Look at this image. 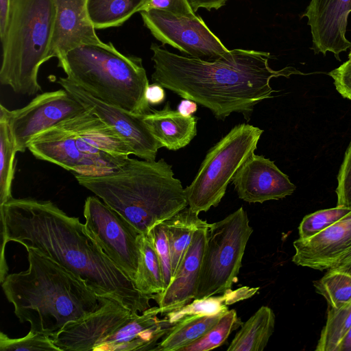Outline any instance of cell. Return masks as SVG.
Wrapping results in <instances>:
<instances>
[{
    "instance_id": "6da1fadb",
    "label": "cell",
    "mask_w": 351,
    "mask_h": 351,
    "mask_svg": "<svg viewBox=\"0 0 351 351\" xmlns=\"http://www.w3.org/2000/svg\"><path fill=\"white\" fill-rule=\"evenodd\" d=\"M1 266L6 267L9 241L31 248L84 279L99 295L120 303L132 313L150 308L152 295L137 290L132 280L108 256L79 218L51 201L12 197L0 206Z\"/></svg>"
},
{
    "instance_id": "7a4b0ae2",
    "label": "cell",
    "mask_w": 351,
    "mask_h": 351,
    "mask_svg": "<svg viewBox=\"0 0 351 351\" xmlns=\"http://www.w3.org/2000/svg\"><path fill=\"white\" fill-rule=\"evenodd\" d=\"M154 83L208 108L224 120L232 112L250 121L254 107L272 97V78L306 75L293 66L274 70L269 52L234 49L221 57L205 60L172 53L152 43Z\"/></svg>"
},
{
    "instance_id": "3957f363",
    "label": "cell",
    "mask_w": 351,
    "mask_h": 351,
    "mask_svg": "<svg viewBox=\"0 0 351 351\" xmlns=\"http://www.w3.org/2000/svg\"><path fill=\"white\" fill-rule=\"evenodd\" d=\"M27 270L8 274L1 287L21 323L55 337L67 324L101 308L110 300L96 293L81 277L33 249H26Z\"/></svg>"
},
{
    "instance_id": "277c9868",
    "label": "cell",
    "mask_w": 351,
    "mask_h": 351,
    "mask_svg": "<svg viewBox=\"0 0 351 351\" xmlns=\"http://www.w3.org/2000/svg\"><path fill=\"white\" fill-rule=\"evenodd\" d=\"M171 167L163 158L149 161L129 158L119 169L106 175L74 176L80 185L146 235L188 206L185 190Z\"/></svg>"
},
{
    "instance_id": "5b68a950",
    "label": "cell",
    "mask_w": 351,
    "mask_h": 351,
    "mask_svg": "<svg viewBox=\"0 0 351 351\" xmlns=\"http://www.w3.org/2000/svg\"><path fill=\"white\" fill-rule=\"evenodd\" d=\"M28 149L39 160L83 176L112 173L132 154L127 143L88 109L37 135Z\"/></svg>"
},
{
    "instance_id": "8992f818",
    "label": "cell",
    "mask_w": 351,
    "mask_h": 351,
    "mask_svg": "<svg viewBox=\"0 0 351 351\" xmlns=\"http://www.w3.org/2000/svg\"><path fill=\"white\" fill-rule=\"evenodd\" d=\"M58 60L66 78L94 97L136 114L152 110L141 58L125 56L108 43L75 47Z\"/></svg>"
},
{
    "instance_id": "52a82bcc",
    "label": "cell",
    "mask_w": 351,
    "mask_h": 351,
    "mask_svg": "<svg viewBox=\"0 0 351 351\" xmlns=\"http://www.w3.org/2000/svg\"><path fill=\"white\" fill-rule=\"evenodd\" d=\"M55 15L53 0H12L8 24L1 38L2 85L21 95L41 90L38 71L52 58Z\"/></svg>"
},
{
    "instance_id": "ba28073f",
    "label": "cell",
    "mask_w": 351,
    "mask_h": 351,
    "mask_svg": "<svg viewBox=\"0 0 351 351\" xmlns=\"http://www.w3.org/2000/svg\"><path fill=\"white\" fill-rule=\"evenodd\" d=\"M263 130L235 125L207 152L194 180L184 189L189 207L199 213L218 206L234 176L256 149Z\"/></svg>"
},
{
    "instance_id": "9c48e42d",
    "label": "cell",
    "mask_w": 351,
    "mask_h": 351,
    "mask_svg": "<svg viewBox=\"0 0 351 351\" xmlns=\"http://www.w3.org/2000/svg\"><path fill=\"white\" fill-rule=\"evenodd\" d=\"M252 232L243 207L210 224L195 299L221 294L231 289Z\"/></svg>"
},
{
    "instance_id": "30bf717a",
    "label": "cell",
    "mask_w": 351,
    "mask_h": 351,
    "mask_svg": "<svg viewBox=\"0 0 351 351\" xmlns=\"http://www.w3.org/2000/svg\"><path fill=\"white\" fill-rule=\"evenodd\" d=\"M140 13L144 25L158 40L190 57L211 60L229 51L196 14L188 16L154 9Z\"/></svg>"
},
{
    "instance_id": "8fae6325",
    "label": "cell",
    "mask_w": 351,
    "mask_h": 351,
    "mask_svg": "<svg viewBox=\"0 0 351 351\" xmlns=\"http://www.w3.org/2000/svg\"><path fill=\"white\" fill-rule=\"evenodd\" d=\"M83 213L88 232L108 256L134 281L141 234L97 196L86 199Z\"/></svg>"
},
{
    "instance_id": "7c38bea8",
    "label": "cell",
    "mask_w": 351,
    "mask_h": 351,
    "mask_svg": "<svg viewBox=\"0 0 351 351\" xmlns=\"http://www.w3.org/2000/svg\"><path fill=\"white\" fill-rule=\"evenodd\" d=\"M86 110L64 88L40 94L23 108L8 109V123L17 152H24L32 140L43 132Z\"/></svg>"
},
{
    "instance_id": "4fadbf2b",
    "label": "cell",
    "mask_w": 351,
    "mask_h": 351,
    "mask_svg": "<svg viewBox=\"0 0 351 351\" xmlns=\"http://www.w3.org/2000/svg\"><path fill=\"white\" fill-rule=\"evenodd\" d=\"M86 109L90 110L107 124L130 147L132 154L149 161L156 160L158 150L162 144L152 135L143 119V114H136L105 103L66 77L57 81Z\"/></svg>"
},
{
    "instance_id": "5bb4252c",
    "label": "cell",
    "mask_w": 351,
    "mask_h": 351,
    "mask_svg": "<svg viewBox=\"0 0 351 351\" xmlns=\"http://www.w3.org/2000/svg\"><path fill=\"white\" fill-rule=\"evenodd\" d=\"M351 0H311L302 18L306 17L315 54L331 52L341 61L340 53L351 49L346 37Z\"/></svg>"
},
{
    "instance_id": "9a60e30c",
    "label": "cell",
    "mask_w": 351,
    "mask_h": 351,
    "mask_svg": "<svg viewBox=\"0 0 351 351\" xmlns=\"http://www.w3.org/2000/svg\"><path fill=\"white\" fill-rule=\"evenodd\" d=\"M132 313L123 305L110 300L98 311L67 324L51 339L60 351H93Z\"/></svg>"
},
{
    "instance_id": "2e32d148",
    "label": "cell",
    "mask_w": 351,
    "mask_h": 351,
    "mask_svg": "<svg viewBox=\"0 0 351 351\" xmlns=\"http://www.w3.org/2000/svg\"><path fill=\"white\" fill-rule=\"evenodd\" d=\"M231 182L239 197L249 203L282 199L296 189L274 161L255 154L240 167Z\"/></svg>"
},
{
    "instance_id": "e0dca14e",
    "label": "cell",
    "mask_w": 351,
    "mask_h": 351,
    "mask_svg": "<svg viewBox=\"0 0 351 351\" xmlns=\"http://www.w3.org/2000/svg\"><path fill=\"white\" fill-rule=\"evenodd\" d=\"M210 226L201 227L195 232L169 285L162 293L153 295L152 300L157 302L161 314L180 308L195 299Z\"/></svg>"
},
{
    "instance_id": "ac0fdd59",
    "label": "cell",
    "mask_w": 351,
    "mask_h": 351,
    "mask_svg": "<svg viewBox=\"0 0 351 351\" xmlns=\"http://www.w3.org/2000/svg\"><path fill=\"white\" fill-rule=\"evenodd\" d=\"M292 262L296 265L324 271L351 247V211L326 229L293 242Z\"/></svg>"
},
{
    "instance_id": "d6986e66",
    "label": "cell",
    "mask_w": 351,
    "mask_h": 351,
    "mask_svg": "<svg viewBox=\"0 0 351 351\" xmlns=\"http://www.w3.org/2000/svg\"><path fill=\"white\" fill-rule=\"evenodd\" d=\"M56 15L51 45V58H62L70 50L85 45H104L91 23L87 0H53Z\"/></svg>"
},
{
    "instance_id": "ffe728a7",
    "label": "cell",
    "mask_w": 351,
    "mask_h": 351,
    "mask_svg": "<svg viewBox=\"0 0 351 351\" xmlns=\"http://www.w3.org/2000/svg\"><path fill=\"white\" fill-rule=\"evenodd\" d=\"M158 306L133 313L127 321L103 339L93 351L154 350L173 325L165 317L160 319Z\"/></svg>"
},
{
    "instance_id": "44dd1931",
    "label": "cell",
    "mask_w": 351,
    "mask_h": 351,
    "mask_svg": "<svg viewBox=\"0 0 351 351\" xmlns=\"http://www.w3.org/2000/svg\"><path fill=\"white\" fill-rule=\"evenodd\" d=\"M143 119L154 138L169 150L186 146L197 134L196 117L171 110L169 102L162 110L143 114Z\"/></svg>"
},
{
    "instance_id": "7402d4cb",
    "label": "cell",
    "mask_w": 351,
    "mask_h": 351,
    "mask_svg": "<svg viewBox=\"0 0 351 351\" xmlns=\"http://www.w3.org/2000/svg\"><path fill=\"white\" fill-rule=\"evenodd\" d=\"M198 215L186 206L163 222L171 250L172 278L191 243L195 232L201 227L210 225L201 219Z\"/></svg>"
},
{
    "instance_id": "603a6c76",
    "label": "cell",
    "mask_w": 351,
    "mask_h": 351,
    "mask_svg": "<svg viewBox=\"0 0 351 351\" xmlns=\"http://www.w3.org/2000/svg\"><path fill=\"white\" fill-rule=\"evenodd\" d=\"M241 326L227 350L262 351L274 330V313L263 306Z\"/></svg>"
},
{
    "instance_id": "cb8c5ba5",
    "label": "cell",
    "mask_w": 351,
    "mask_h": 351,
    "mask_svg": "<svg viewBox=\"0 0 351 351\" xmlns=\"http://www.w3.org/2000/svg\"><path fill=\"white\" fill-rule=\"evenodd\" d=\"M226 313L192 315L180 319L169 328L154 350L180 351L206 334Z\"/></svg>"
},
{
    "instance_id": "d4e9b609",
    "label": "cell",
    "mask_w": 351,
    "mask_h": 351,
    "mask_svg": "<svg viewBox=\"0 0 351 351\" xmlns=\"http://www.w3.org/2000/svg\"><path fill=\"white\" fill-rule=\"evenodd\" d=\"M258 287H243L236 290L229 289L219 296H210L194 299L182 307L165 314L166 318L172 324L180 319L192 315H213L228 311V306L237 302L249 298L254 295Z\"/></svg>"
},
{
    "instance_id": "484cf974",
    "label": "cell",
    "mask_w": 351,
    "mask_h": 351,
    "mask_svg": "<svg viewBox=\"0 0 351 351\" xmlns=\"http://www.w3.org/2000/svg\"><path fill=\"white\" fill-rule=\"evenodd\" d=\"M145 0H87L89 19L95 29L122 25L140 10Z\"/></svg>"
},
{
    "instance_id": "4316f807",
    "label": "cell",
    "mask_w": 351,
    "mask_h": 351,
    "mask_svg": "<svg viewBox=\"0 0 351 351\" xmlns=\"http://www.w3.org/2000/svg\"><path fill=\"white\" fill-rule=\"evenodd\" d=\"M139 259L134 286L145 295H152L164 291L161 267L158 256L149 234H140Z\"/></svg>"
},
{
    "instance_id": "83f0119b",
    "label": "cell",
    "mask_w": 351,
    "mask_h": 351,
    "mask_svg": "<svg viewBox=\"0 0 351 351\" xmlns=\"http://www.w3.org/2000/svg\"><path fill=\"white\" fill-rule=\"evenodd\" d=\"M8 109L0 105V206L12 197L15 171V148L8 118Z\"/></svg>"
},
{
    "instance_id": "f1b7e54d",
    "label": "cell",
    "mask_w": 351,
    "mask_h": 351,
    "mask_svg": "<svg viewBox=\"0 0 351 351\" xmlns=\"http://www.w3.org/2000/svg\"><path fill=\"white\" fill-rule=\"evenodd\" d=\"M313 283L316 292L325 298L329 308H339L351 303L350 274L329 269Z\"/></svg>"
},
{
    "instance_id": "f546056e",
    "label": "cell",
    "mask_w": 351,
    "mask_h": 351,
    "mask_svg": "<svg viewBox=\"0 0 351 351\" xmlns=\"http://www.w3.org/2000/svg\"><path fill=\"white\" fill-rule=\"evenodd\" d=\"M350 328L351 303L339 308H329L315 350L336 351Z\"/></svg>"
},
{
    "instance_id": "4dcf8cb0",
    "label": "cell",
    "mask_w": 351,
    "mask_h": 351,
    "mask_svg": "<svg viewBox=\"0 0 351 351\" xmlns=\"http://www.w3.org/2000/svg\"><path fill=\"white\" fill-rule=\"evenodd\" d=\"M235 310L228 311L206 334L180 351H208L224 343L230 334L242 325Z\"/></svg>"
},
{
    "instance_id": "1f68e13d",
    "label": "cell",
    "mask_w": 351,
    "mask_h": 351,
    "mask_svg": "<svg viewBox=\"0 0 351 351\" xmlns=\"http://www.w3.org/2000/svg\"><path fill=\"white\" fill-rule=\"evenodd\" d=\"M351 211L338 206L319 210L304 217L298 227L299 238L306 239L326 229Z\"/></svg>"
},
{
    "instance_id": "d6a6232c",
    "label": "cell",
    "mask_w": 351,
    "mask_h": 351,
    "mask_svg": "<svg viewBox=\"0 0 351 351\" xmlns=\"http://www.w3.org/2000/svg\"><path fill=\"white\" fill-rule=\"evenodd\" d=\"M1 351H60L54 345L51 338L44 334L29 330L25 337L17 339L10 338L7 335L0 333Z\"/></svg>"
},
{
    "instance_id": "836d02e7",
    "label": "cell",
    "mask_w": 351,
    "mask_h": 351,
    "mask_svg": "<svg viewBox=\"0 0 351 351\" xmlns=\"http://www.w3.org/2000/svg\"><path fill=\"white\" fill-rule=\"evenodd\" d=\"M148 234L158 256L165 290L171 280L173 274L171 250L164 223L156 225Z\"/></svg>"
},
{
    "instance_id": "e575fe53",
    "label": "cell",
    "mask_w": 351,
    "mask_h": 351,
    "mask_svg": "<svg viewBox=\"0 0 351 351\" xmlns=\"http://www.w3.org/2000/svg\"><path fill=\"white\" fill-rule=\"evenodd\" d=\"M337 206L351 208V141L337 175Z\"/></svg>"
},
{
    "instance_id": "d590c367",
    "label": "cell",
    "mask_w": 351,
    "mask_h": 351,
    "mask_svg": "<svg viewBox=\"0 0 351 351\" xmlns=\"http://www.w3.org/2000/svg\"><path fill=\"white\" fill-rule=\"evenodd\" d=\"M152 9L188 16L196 14L188 0H145L140 12Z\"/></svg>"
},
{
    "instance_id": "8d00e7d4",
    "label": "cell",
    "mask_w": 351,
    "mask_h": 351,
    "mask_svg": "<svg viewBox=\"0 0 351 351\" xmlns=\"http://www.w3.org/2000/svg\"><path fill=\"white\" fill-rule=\"evenodd\" d=\"M328 75L332 78L337 92L343 98L351 99V60L332 70Z\"/></svg>"
},
{
    "instance_id": "74e56055",
    "label": "cell",
    "mask_w": 351,
    "mask_h": 351,
    "mask_svg": "<svg viewBox=\"0 0 351 351\" xmlns=\"http://www.w3.org/2000/svg\"><path fill=\"white\" fill-rule=\"evenodd\" d=\"M165 98L164 88L157 83L149 85L146 92V99L150 105L162 103Z\"/></svg>"
},
{
    "instance_id": "f35d334b",
    "label": "cell",
    "mask_w": 351,
    "mask_h": 351,
    "mask_svg": "<svg viewBox=\"0 0 351 351\" xmlns=\"http://www.w3.org/2000/svg\"><path fill=\"white\" fill-rule=\"evenodd\" d=\"M12 0H0V38H1L6 30Z\"/></svg>"
},
{
    "instance_id": "ab89813d",
    "label": "cell",
    "mask_w": 351,
    "mask_h": 351,
    "mask_svg": "<svg viewBox=\"0 0 351 351\" xmlns=\"http://www.w3.org/2000/svg\"><path fill=\"white\" fill-rule=\"evenodd\" d=\"M193 10L196 12L199 8L208 10H217L223 6L228 0H188Z\"/></svg>"
},
{
    "instance_id": "60d3db41",
    "label": "cell",
    "mask_w": 351,
    "mask_h": 351,
    "mask_svg": "<svg viewBox=\"0 0 351 351\" xmlns=\"http://www.w3.org/2000/svg\"><path fill=\"white\" fill-rule=\"evenodd\" d=\"M329 269L351 274V247L332 264Z\"/></svg>"
},
{
    "instance_id": "b9f144b4",
    "label": "cell",
    "mask_w": 351,
    "mask_h": 351,
    "mask_svg": "<svg viewBox=\"0 0 351 351\" xmlns=\"http://www.w3.org/2000/svg\"><path fill=\"white\" fill-rule=\"evenodd\" d=\"M197 103L187 99H184L178 106V111L182 115L189 117L197 110Z\"/></svg>"
},
{
    "instance_id": "7bdbcfd3",
    "label": "cell",
    "mask_w": 351,
    "mask_h": 351,
    "mask_svg": "<svg viewBox=\"0 0 351 351\" xmlns=\"http://www.w3.org/2000/svg\"><path fill=\"white\" fill-rule=\"evenodd\" d=\"M336 351H351V328L339 344Z\"/></svg>"
},
{
    "instance_id": "ee69618b",
    "label": "cell",
    "mask_w": 351,
    "mask_h": 351,
    "mask_svg": "<svg viewBox=\"0 0 351 351\" xmlns=\"http://www.w3.org/2000/svg\"><path fill=\"white\" fill-rule=\"evenodd\" d=\"M348 58L351 60V51L348 54Z\"/></svg>"
},
{
    "instance_id": "f6af8a7d",
    "label": "cell",
    "mask_w": 351,
    "mask_h": 351,
    "mask_svg": "<svg viewBox=\"0 0 351 351\" xmlns=\"http://www.w3.org/2000/svg\"></svg>"
}]
</instances>
